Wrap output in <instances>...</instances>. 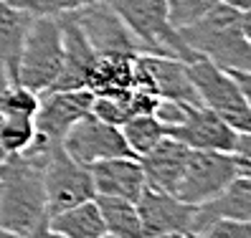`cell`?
<instances>
[{"instance_id": "cell-1", "label": "cell", "mask_w": 251, "mask_h": 238, "mask_svg": "<svg viewBox=\"0 0 251 238\" xmlns=\"http://www.w3.org/2000/svg\"><path fill=\"white\" fill-rule=\"evenodd\" d=\"M53 144L36 135L25 152L0 160V228L25 236L49 220L43 165Z\"/></svg>"}, {"instance_id": "cell-2", "label": "cell", "mask_w": 251, "mask_h": 238, "mask_svg": "<svg viewBox=\"0 0 251 238\" xmlns=\"http://www.w3.org/2000/svg\"><path fill=\"white\" fill-rule=\"evenodd\" d=\"M249 13L233 10L218 3L193 25L180 28V38L198 58H208L224 71L249 73L251 69V38Z\"/></svg>"}, {"instance_id": "cell-3", "label": "cell", "mask_w": 251, "mask_h": 238, "mask_svg": "<svg viewBox=\"0 0 251 238\" xmlns=\"http://www.w3.org/2000/svg\"><path fill=\"white\" fill-rule=\"evenodd\" d=\"M188 76L196 89L198 104L221 117L236 132L251 129V101H249V73L224 71L208 58H196L188 64Z\"/></svg>"}, {"instance_id": "cell-4", "label": "cell", "mask_w": 251, "mask_h": 238, "mask_svg": "<svg viewBox=\"0 0 251 238\" xmlns=\"http://www.w3.org/2000/svg\"><path fill=\"white\" fill-rule=\"evenodd\" d=\"M64 66V41L58 18H31L21 43L16 81L36 94L51 92Z\"/></svg>"}, {"instance_id": "cell-5", "label": "cell", "mask_w": 251, "mask_h": 238, "mask_svg": "<svg viewBox=\"0 0 251 238\" xmlns=\"http://www.w3.org/2000/svg\"><path fill=\"white\" fill-rule=\"evenodd\" d=\"M109 5L140 41L145 53L180 58L185 64L198 58L185 46L180 33L170 25L165 0H109Z\"/></svg>"}, {"instance_id": "cell-6", "label": "cell", "mask_w": 251, "mask_h": 238, "mask_svg": "<svg viewBox=\"0 0 251 238\" xmlns=\"http://www.w3.org/2000/svg\"><path fill=\"white\" fill-rule=\"evenodd\" d=\"M236 177H251V157L233 152L190 150L173 195L188 205H201L218 195Z\"/></svg>"}, {"instance_id": "cell-7", "label": "cell", "mask_w": 251, "mask_h": 238, "mask_svg": "<svg viewBox=\"0 0 251 238\" xmlns=\"http://www.w3.org/2000/svg\"><path fill=\"white\" fill-rule=\"evenodd\" d=\"M43 190H46V213L51 218L94 198L92 172L89 167L74 162L58 142L51 147L43 165Z\"/></svg>"}, {"instance_id": "cell-8", "label": "cell", "mask_w": 251, "mask_h": 238, "mask_svg": "<svg viewBox=\"0 0 251 238\" xmlns=\"http://www.w3.org/2000/svg\"><path fill=\"white\" fill-rule=\"evenodd\" d=\"M168 137L183 142L188 150H211V152H233V155H246L251 137L249 132H236L228 127L221 117L208 112L201 104H193L180 127L168 132Z\"/></svg>"}, {"instance_id": "cell-9", "label": "cell", "mask_w": 251, "mask_h": 238, "mask_svg": "<svg viewBox=\"0 0 251 238\" xmlns=\"http://www.w3.org/2000/svg\"><path fill=\"white\" fill-rule=\"evenodd\" d=\"M64 152L84 167H92L101 160L112 157H135L122 137L120 127L101 122L99 117L86 114L61 137Z\"/></svg>"}, {"instance_id": "cell-10", "label": "cell", "mask_w": 251, "mask_h": 238, "mask_svg": "<svg viewBox=\"0 0 251 238\" xmlns=\"http://www.w3.org/2000/svg\"><path fill=\"white\" fill-rule=\"evenodd\" d=\"M74 21L84 31L89 46L97 56H140L145 53L140 41L132 36L125 21L117 16V10L109 5V0H99L76 13H71Z\"/></svg>"}, {"instance_id": "cell-11", "label": "cell", "mask_w": 251, "mask_h": 238, "mask_svg": "<svg viewBox=\"0 0 251 238\" xmlns=\"http://www.w3.org/2000/svg\"><path fill=\"white\" fill-rule=\"evenodd\" d=\"M135 89L157 99H178L198 104L196 89L188 76V64L180 58L140 53L135 58Z\"/></svg>"}, {"instance_id": "cell-12", "label": "cell", "mask_w": 251, "mask_h": 238, "mask_svg": "<svg viewBox=\"0 0 251 238\" xmlns=\"http://www.w3.org/2000/svg\"><path fill=\"white\" fill-rule=\"evenodd\" d=\"M94 94L89 89H74V92H46L41 94L38 112L33 117L36 135L49 142H61V137L81 117L92 114Z\"/></svg>"}, {"instance_id": "cell-13", "label": "cell", "mask_w": 251, "mask_h": 238, "mask_svg": "<svg viewBox=\"0 0 251 238\" xmlns=\"http://www.w3.org/2000/svg\"><path fill=\"white\" fill-rule=\"evenodd\" d=\"M135 208L140 215L142 238L157 233H188L196 211V205H188L170 192L152 188H145V192L135 200Z\"/></svg>"}, {"instance_id": "cell-14", "label": "cell", "mask_w": 251, "mask_h": 238, "mask_svg": "<svg viewBox=\"0 0 251 238\" xmlns=\"http://www.w3.org/2000/svg\"><path fill=\"white\" fill-rule=\"evenodd\" d=\"M61 23V41H64V66L58 73L56 84L51 86V92H74V89H86L89 84V73L97 64V53L89 46L84 31L79 23L74 21V16H58Z\"/></svg>"}, {"instance_id": "cell-15", "label": "cell", "mask_w": 251, "mask_h": 238, "mask_svg": "<svg viewBox=\"0 0 251 238\" xmlns=\"http://www.w3.org/2000/svg\"><path fill=\"white\" fill-rule=\"evenodd\" d=\"M92 172V185H94V195H104V198H122L135 203L145 188V172L137 157H112V160H101L97 165L89 167Z\"/></svg>"}, {"instance_id": "cell-16", "label": "cell", "mask_w": 251, "mask_h": 238, "mask_svg": "<svg viewBox=\"0 0 251 238\" xmlns=\"http://www.w3.org/2000/svg\"><path fill=\"white\" fill-rule=\"evenodd\" d=\"M188 155H190V150L183 142L165 135L147 155L137 157L140 165H142V172H145L147 188L162 190V192H170L173 195L175 188H178L180 175L185 170Z\"/></svg>"}, {"instance_id": "cell-17", "label": "cell", "mask_w": 251, "mask_h": 238, "mask_svg": "<svg viewBox=\"0 0 251 238\" xmlns=\"http://www.w3.org/2000/svg\"><path fill=\"white\" fill-rule=\"evenodd\" d=\"M213 220H251V177H236L218 195L196 205L188 233L201 231Z\"/></svg>"}, {"instance_id": "cell-18", "label": "cell", "mask_w": 251, "mask_h": 238, "mask_svg": "<svg viewBox=\"0 0 251 238\" xmlns=\"http://www.w3.org/2000/svg\"><path fill=\"white\" fill-rule=\"evenodd\" d=\"M137 56H97L86 89L94 96H127L135 89Z\"/></svg>"}, {"instance_id": "cell-19", "label": "cell", "mask_w": 251, "mask_h": 238, "mask_svg": "<svg viewBox=\"0 0 251 238\" xmlns=\"http://www.w3.org/2000/svg\"><path fill=\"white\" fill-rule=\"evenodd\" d=\"M49 231L64 238H101L104 231V220H101L97 200H84L79 205L69 208L64 213H56L49 218Z\"/></svg>"}, {"instance_id": "cell-20", "label": "cell", "mask_w": 251, "mask_h": 238, "mask_svg": "<svg viewBox=\"0 0 251 238\" xmlns=\"http://www.w3.org/2000/svg\"><path fill=\"white\" fill-rule=\"evenodd\" d=\"M28 21H31V16L13 8L8 0H0V66L8 71L10 81H16L18 53H21V43L25 36Z\"/></svg>"}, {"instance_id": "cell-21", "label": "cell", "mask_w": 251, "mask_h": 238, "mask_svg": "<svg viewBox=\"0 0 251 238\" xmlns=\"http://www.w3.org/2000/svg\"><path fill=\"white\" fill-rule=\"evenodd\" d=\"M101 220H104V231L112 238H142V226H140V215L132 200L122 198H104V195H94Z\"/></svg>"}, {"instance_id": "cell-22", "label": "cell", "mask_w": 251, "mask_h": 238, "mask_svg": "<svg viewBox=\"0 0 251 238\" xmlns=\"http://www.w3.org/2000/svg\"><path fill=\"white\" fill-rule=\"evenodd\" d=\"M120 132H122V137H125V142L129 147V152L135 157L147 155L162 137L168 135L165 127H162L152 114H135V117H129L127 122L120 127Z\"/></svg>"}, {"instance_id": "cell-23", "label": "cell", "mask_w": 251, "mask_h": 238, "mask_svg": "<svg viewBox=\"0 0 251 238\" xmlns=\"http://www.w3.org/2000/svg\"><path fill=\"white\" fill-rule=\"evenodd\" d=\"M36 140V124L25 117H3L0 119V155H21Z\"/></svg>"}, {"instance_id": "cell-24", "label": "cell", "mask_w": 251, "mask_h": 238, "mask_svg": "<svg viewBox=\"0 0 251 238\" xmlns=\"http://www.w3.org/2000/svg\"><path fill=\"white\" fill-rule=\"evenodd\" d=\"M41 104V94L31 92L28 86L18 84V81H8L3 99H0V109H3V117H25L33 119Z\"/></svg>"}, {"instance_id": "cell-25", "label": "cell", "mask_w": 251, "mask_h": 238, "mask_svg": "<svg viewBox=\"0 0 251 238\" xmlns=\"http://www.w3.org/2000/svg\"><path fill=\"white\" fill-rule=\"evenodd\" d=\"M8 3L31 18H58L76 13L92 3H99V0H8Z\"/></svg>"}, {"instance_id": "cell-26", "label": "cell", "mask_w": 251, "mask_h": 238, "mask_svg": "<svg viewBox=\"0 0 251 238\" xmlns=\"http://www.w3.org/2000/svg\"><path fill=\"white\" fill-rule=\"evenodd\" d=\"M218 3L221 0H165L168 21L175 31H180V28H188L196 21H201L205 13H211Z\"/></svg>"}, {"instance_id": "cell-27", "label": "cell", "mask_w": 251, "mask_h": 238, "mask_svg": "<svg viewBox=\"0 0 251 238\" xmlns=\"http://www.w3.org/2000/svg\"><path fill=\"white\" fill-rule=\"evenodd\" d=\"M129 96H94V104H92V114L99 117L101 122L107 124H114V127H122L132 114V104H129Z\"/></svg>"}, {"instance_id": "cell-28", "label": "cell", "mask_w": 251, "mask_h": 238, "mask_svg": "<svg viewBox=\"0 0 251 238\" xmlns=\"http://www.w3.org/2000/svg\"><path fill=\"white\" fill-rule=\"evenodd\" d=\"M188 238H251L249 220H213L201 231L188 233Z\"/></svg>"}, {"instance_id": "cell-29", "label": "cell", "mask_w": 251, "mask_h": 238, "mask_svg": "<svg viewBox=\"0 0 251 238\" xmlns=\"http://www.w3.org/2000/svg\"><path fill=\"white\" fill-rule=\"evenodd\" d=\"M221 3L233 10H241V13H249V8H251V0H221Z\"/></svg>"}, {"instance_id": "cell-30", "label": "cell", "mask_w": 251, "mask_h": 238, "mask_svg": "<svg viewBox=\"0 0 251 238\" xmlns=\"http://www.w3.org/2000/svg\"><path fill=\"white\" fill-rule=\"evenodd\" d=\"M18 238H49V220H46V223H41V226H38V228H33L31 233L18 236Z\"/></svg>"}, {"instance_id": "cell-31", "label": "cell", "mask_w": 251, "mask_h": 238, "mask_svg": "<svg viewBox=\"0 0 251 238\" xmlns=\"http://www.w3.org/2000/svg\"><path fill=\"white\" fill-rule=\"evenodd\" d=\"M8 71L0 66V99H3V92H5V86H8ZM0 119H3V109H0ZM0 160H3V155H0Z\"/></svg>"}, {"instance_id": "cell-32", "label": "cell", "mask_w": 251, "mask_h": 238, "mask_svg": "<svg viewBox=\"0 0 251 238\" xmlns=\"http://www.w3.org/2000/svg\"><path fill=\"white\" fill-rule=\"evenodd\" d=\"M145 238H188V233H157V236H145Z\"/></svg>"}, {"instance_id": "cell-33", "label": "cell", "mask_w": 251, "mask_h": 238, "mask_svg": "<svg viewBox=\"0 0 251 238\" xmlns=\"http://www.w3.org/2000/svg\"><path fill=\"white\" fill-rule=\"evenodd\" d=\"M0 238H18L16 233H10L8 228H0Z\"/></svg>"}, {"instance_id": "cell-34", "label": "cell", "mask_w": 251, "mask_h": 238, "mask_svg": "<svg viewBox=\"0 0 251 238\" xmlns=\"http://www.w3.org/2000/svg\"><path fill=\"white\" fill-rule=\"evenodd\" d=\"M49 238H64V236H56V233H51V231H49Z\"/></svg>"}, {"instance_id": "cell-35", "label": "cell", "mask_w": 251, "mask_h": 238, "mask_svg": "<svg viewBox=\"0 0 251 238\" xmlns=\"http://www.w3.org/2000/svg\"><path fill=\"white\" fill-rule=\"evenodd\" d=\"M101 238H112V236H107V233H104V236H101Z\"/></svg>"}]
</instances>
